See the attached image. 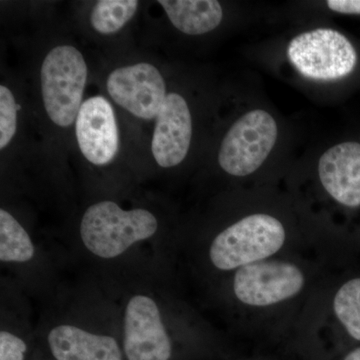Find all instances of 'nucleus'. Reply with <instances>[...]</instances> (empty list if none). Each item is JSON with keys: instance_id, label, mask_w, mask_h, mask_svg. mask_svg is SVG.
I'll list each match as a JSON object with an SVG mask.
<instances>
[{"instance_id": "obj_7", "label": "nucleus", "mask_w": 360, "mask_h": 360, "mask_svg": "<svg viewBox=\"0 0 360 360\" xmlns=\"http://www.w3.org/2000/svg\"><path fill=\"white\" fill-rule=\"evenodd\" d=\"M303 284L304 276L295 265L260 262L238 270L233 290L241 302L251 307H267L297 295Z\"/></svg>"}, {"instance_id": "obj_5", "label": "nucleus", "mask_w": 360, "mask_h": 360, "mask_svg": "<svg viewBox=\"0 0 360 360\" xmlns=\"http://www.w3.org/2000/svg\"><path fill=\"white\" fill-rule=\"evenodd\" d=\"M276 139L274 118L266 111L251 110L225 135L219 149V165L234 176L253 174L269 158Z\"/></svg>"}, {"instance_id": "obj_20", "label": "nucleus", "mask_w": 360, "mask_h": 360, "mask_svg": "<svg viewBox=\"0 0 360 360\" xmlns=\"http://www.w3.org/2000/svg\"><path fill=\"white\" fill-rule=\"evenodd\" d=\"M345 360H360V347L350 352Z\"/></svg>"}, {"instance_id": "obj_3", "label": "nucleus", "mask_w": 360, "mask_h": 360, "mask_svg": "<svg viewBox=\"0 0 360 360\" xmlns=\"http://www.w3.org/2000/svg\"><path fill=\"white\" fill-rule=\"evenodd\" d=\"M285 231L269 214L250 215L227 227L212 241L210 257L220 270L240 269L271 257L283 248Z\"/></svg>"}, {"instance_id": "obj_14", "label": "nucleus", "mask_w": 360, "mask_h": 360, "mask_svg": "<svg viewBox=\"0 0 360 360\" xmlns=\"http://www.w3.org/2000/svg\"><path fill=\"white\" fill-rule=\"evenodd\" d=\"M35 255V245L25 227L6 210H0V260L25 264Z\"/></svg>"}, {"instance_id": "obj_6", "label": "nucleus", "mask_w": 360, "mask_h": 360, "mask_svg": "<svg viewBox=\"0 0 360 360\" xmlns=\"http://www.w3.org/2000/svg\"><path fill=\"white\" fill-rule=\"evenodd\" d=\"M123 352L127 360H169L172 340L151 296H131L123 319Z\"/></svg>"}, {"instance_id": "obj_16", "label": "nucleus", "mask_w": 360, "mask_h": 360, "mask_svg": "<svg viewBox=\"0 0 360 360\" xmlns=\"http://www.w3.org/2000/svg\"><path fill=\"white\" fill-rule=\"evenodd\" d=\"M336 316L354 340L360 341V278L343 284L336 293Z\"/></svg>"}, {"instance_id": "obj_15", "label": "nucleus", "mask_w": 360, "mask_h": 360, "mask_svg": "<svg viewBox=\"0 0 360 360\" xmlns=\"http://www.w3.org/2000/svg\"><path fill=\"white\" fill-rule=\"evenodd\" d=\"M139 4L136 0H101L92 9L90 23L97 32L111 34L134 18Z\"/></svg>"}, {"instance_id": "obj_12", "label": "nucleus", "mask_w": 360, "mask_h": 360, "mask_svg": "<svg viewBox=\"0 0 360 360\" xmlns=\"http://www.w3.org/2000/svg\"><path fill=\"white\" fill-rule=\"evenodd\" d=\"M49 347L56 360H123L117 340L72 324H60L49 331Z\"/></svg>"}, {"instance_id": "obj_13", "label": "nucleus", "mask_w": 360, "mask_h": 360, "mask_svg": "<svg viewBox=\"0 0 360 360\" xmlns=\"http://www.w3.org/2000/svg\"><path fill=\"white\" fill-rule=\"evenodd\" d=\"M172 25L189 35L212 32L224 18L222 7L217 0H160Z\"/></svg>"}, {"instance_id": "obj_1", "label": "nucleus", "mask_w": 360, "mask_h": 360, "mask_svg": "<svg viewBox=\"0 0 360 360\" xmlns=\"http://www.w3.org/2000/svg\"><path fill=\"white\" fill-rule=\"evenodd\" d=\"M155 215L143 208L124 210L105 200L85 210L80 222V238L94 257L113 259L130 248L148 240L158 232Z\"/></svg>"}, {"instance_id": "obj_9", "label": "nucleus", "mask_w": 360, "mask_h": 360, "mask_svg": "<svg viewBox=\"0 0 360 360\" xmlns=\"http://www.w3.org/2000/svg\"><path fill=\"white\" fill-rule=\"evenodd\" d=\"M78 146L82 155L96 165H108L118 150V130L115 110L103 96L82 103L75 124Z\"/></svg>"}, {"instance_id": "obj_8", "label": "nucleus", "mask_w": 360, "mask_h": 360, "mask_svg": "<svg viewBox=\"0 0 360 360\" xmlns=\"http://www.w3.org/2000/svg\"><path fill=\"white\" fill-rule=\"evenodd\" d=\"M108 90L118 105L142 120L156 117L167 96L160 70L146 63L113 70Z\"/></svg>"}, {"instance_id": "obj_19", "label": "nucleus", "mask_w": 360, "mask_h": 360, "mask_svg": "<svg viewBox=\"0 0 360 360\" xmlns=\"http://www.w3.org/2000/svg\"><path fill=\"white\" fill-rule=\"evenodd\" d=\"M326 4L335 13L360 14V0H328Z\"/></svg>"}, {"instance_id": "obj_18", "label": "nucleus", "mask_w": 360, "mask_h": 360, "mask_svg": "<svg viewBox=\"0 0 360 360\" xmlns=\"http://www.w3.org/2000/svg\"><path fill=\"white\" fill-rule=\"evenodd\" d=\"M27 352L25 341L20 336L1 330L0 333V360H25Z\"/></svg>"}, {"instance_id": "obj_11", "label": "nucleus", "mask_w": 360, "mask_h": 360, "mask_svg": "<svg viewBox=\"0 0 360 360\" xmlns=\"http://www.w3.org/2000/svg\"><path fill=\"white\" fill-rule=\"evenodd\" d=\"M319 179L331 198L347 207L360 206V143L343 142L329 148L319 163Z\"/></svg>"}, {"instance_id": "obj_17", "label": "nucleus", "mask_w": 360, "mask_h": 360, "mask_svg": "<svg viewBox=\"0 0 360 360\" xmlns=\"http://www.w3.org/2000/svg\"><path fill=\"white\" fill-rule=\"evenodd\" d=\"M13 92L4 85L0 86V149H4L13 141L18 127V111Z\"/></svg>"}, {"instance_id": "obj_4", "label": "nucleus", "mask_w": 360, "mask_h": 360, "mask_svg": "<svg viewBox=\"0 0 360 360\" xmlns=\"http://www.w3.org/2000/svg\"><path fill=\"white\" fill-rule=\"evenodd\" d=\"M288 56L300 75L321 82L347 77L357 63L352 42L330 28H319L295 37L288 45Z\"/></svg>"}, {"instance_id": "obj_10", "label": "nucleus", "mask_w": 360, "mask_h": 360, "mask_svg": "<svg viewBox=\"0 0 360 360\" xmlns=\"http://www.w3.org/2000/svg\"><path fill=\"white\" fill-rule=\"evenodd\" d=\"M193 136V120L186 99L179 94H167L156 116L151 150L161 167L180 165L188 153Z\"/></svg>"}, {"instance_id": "obj_2", "label": "nucleus", "mask_w": 360, "mask_h": 360, "mask_svg": "<svg viewBox=\"0 0 360 360\" xmlns=\"http://www.w3.org/2000/svg\"><path fill=\"white\" fill-rule=\"evenodd\" d=\"M41 94L51 122L61 127L77 120L82 105L87 66L82 52L71 45L54 47L42 63Z\"/></svg>"}]
</instances>
